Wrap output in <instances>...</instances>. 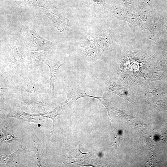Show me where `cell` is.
<instances>
[{
	"mask_svg": "<svg viewBox=\"0 0 167 167\" xmlns=\"http://www.w3.org/2000/svg\"><path fill=\"white\" fill-rule=\"evenodd\" d=\"M13 49L12 56L1 74V79L8 83H17L27 73L24 60L16 46Z\"/></svg>",
	"mask_w": 167,
	"mask_h": 167,
	"instance_id": "cell-1",
	"label": "cell"
},
{
	"mask_svg": "<svg viewBox=\"0 0 167 167\" xmlns=\"http://www.w3.org/2000/svg\"><path fill=\"white\" fill-rule=\"evenodd\" d=\"M9 88L15 93L48 94V89L41 84L38 78L28 73L24 76L19 84Z\"/></svg>",
	"mask_w": 167,
	"mask_h": 167,
	"instance_id": "cell-2",
	"label": "cell"
},
{
	"mask_svg": "<svg viewBox=\"0 0 167 167\" xmlns=\"http://www.w3.org/2000/svg\"><path fill=\"white\" fill-rule=\"evenodd\" d=\"M48 53L43 51L27 53L24 59L27 73L38 78L42 74V68L45 58Z\"/></svg>",
	"mask_w": 167,
	"mask_h": 167,
	"instance_id": "cell-3",
	"label": "cell"
},
{
	"mask_svg": "<svg viewBox=\"0 0 167 167\" xmlns=\"http://www.w3.org/2000/svg\"><path fill=\"white\" fill-rule=\"evenodd\" d=\"M105 84L106 91L115 93L136 106L137 97L129 86L121 85L108 79H105Z\"/></svg>",
	"mask_w": 167,
	"mask_h": 167,
	"instance_id": "cell-4",
	"label": "cell"
},
{
	"mask_svg": "<svg viewBox=\"0 0 167 167\" xmlns=\"http://www.w3.org/2000/svg\"><path fill=\"white\" fill-rule=\"evenodd\" d=\"M33 38L32 40L26 41L23 46V49L26 51L42 50L48 52L52 49V43L40 37L35 31L32 30Z\"/></svg>",
	"mask_w": 167,
	"mask_h": 167,
	"instance_id": "cell-5",
	"label": "cell"
},
{
	"mask_svg": "<svg viewBox=\"0 0 167 167\" xmlns=\"http://www.w3.org/2000/svg\"><path fill=\"white\" fill-rule=\"evenodd\" d=\"M84 97L95 98L96 96L87 94L85 89L83 88L75 87L70 89L68 91L66 100L63 103L59 104L57 107L61 111L73 104L79 99Z\"/></svg>",
	"mask_w": 167,
	"mask_h": 167,
	"instance_id": "cell-6",
	"label": "cell"
},
{
	"mask_svg": "<svg viewBox=\"0 0 167 167\" xmlns=\"http://www.w3.org/2000/svg\"><path fill=\"white\" fill-rule=\"evenodd\" d=\"M113 8V13L119 19L126 21L134 26H141L140 18L136 14L121 7Z\"/></svg>",
	"mask_w": 167,
	"mask_h": 167,
	"instance_id": "cell-7",
	"label": "cell"
},
{
	"mask_svg": "<svg viewBox=\"0 0 167 167\" xmlns=\"http://www.w3.org/2000/svg\"><path fill=\"white\" fill-rule=\"evenodd\" d=\"M17 93L19 95V96L20 101L27 107L36 109H44L48 107L45 103L39 100V99L36 97L37 93Z\"/></svg>",
	"mask_w": 167,
	"mask_h": 167,
	"instance_id": "cell-8",
	"label": "cell"
},
{
	"mask_svg": "<svg viewBox=\"0 0 167 167\" xmlns=\"http://www.w3.org/2000/svg\"><path fill=\"white\" fill-rule=\"evenodd\" d=\"M45 63L49 66V76L50 82L49 87L48 89V94L54 97L55 77L59 67L63 64V63L57 60L51 59L46 60Z\"/></svg>",
	"mask_w": 167,
	"mask_h": 167,
	"instance_id": "cell-9",
	"label": "cell"
},
{
	"mask_svg": "<svg viewBox=\"0 0 167 167\" xmlns=\"http://www.w3.org/2000/svg\"><path fill=\"white\" fill-rule=\"evenodd\" d=\"M45 14L47 17L55 23L56 27L60 31H62L66 28L67 21L68 20L66 18L52 10H46Z\"/></svg>",
	"mask_w": 167,
	"mask_h": 167,
	"instance_id": "cell-10",
	"label": "cell"
},
{
	"mask_svg": "<svg viewBox=\"0 0 167 167\" xmlns=\"http://www.w3.org/2000/svg\"><path fill=\"white\" fill-rule=\"evenodd\" d=\"M13 131L9 129L7 127L4 126L2 129V134L1 136V142L11 143L15 141H19L17 137L14 135Z\"/></svg>",
	"mask_w": 167,
	"mask_h": 167,
	"instance_id": "cell-11",
	"label": "cell"
},
{
	"mask_svg": "<svg viewBox=\"0 0 167 167\" xmlns=\"http://www.w3.org/2000/svg\"><path fill=\"white\" fill-rule=\"evenodd\" d=\"M165 57L159 62L155 66L151 78L153 79H160L165 71Z\"/></svg>",
	"mask_w": 167,
	"mask_h": 167,
	"instance_id": "cell-12",
	"label": "cell"
},
{
	"mask_svg": "<svg viewBox=\"0 0 167 167\" xmlns=\"http://www.w3.org/2000/svg\"><path fill=\"white\" fill-rule=\"evenodd\" d=\"M16 2L21 6H25L28 4L30 2V5H35L40 6L45 8H46L47 4L48 2H46V1L42 0H32L31 1L29 0H15Z\"/></svg>",
	"mask_w": 167,
	"mask_h": 167,
	"instance_id": "cell-13",
	"label": "cell"
},
{
	"mask_svg": "<svg viewBox=\"0 0 167 167\" xmlns=\"http://www.w3.org/2000/svg\"><path fill=\"white\" fill-rule=\"evenodd\" d=\"M156 155L157 154L155 152H152L148 157L147 162L148 165L150 166H154L156 163L162 162V161H158L156 159Z\"/></svg>",
	"mask_w": 167,
	"mask_h": 167,
	"instance_id": "cell-14",
	"label": "cell"
},
{
	"mask_svg": "<svg viewBox=\"0 0 167 167\" xmlns=\"http://www.w3.org/2000/svg\"><path fill=\"white\" fill-rule=\"evenodd\" d=\"M113 129L115 134V141L113 144L112 145L113 148H118L119 145L121 140L119 132L114 127Z\"/></svg>",
	"mask_w": 167,
	"mask_h": 167,
	"instance_id": "cell-15",
	"label": "cell"
},
{
	"mask_svg": "<svg viewBox=\"0 0 167 167\" xmlns=\"http://www.w3.org/2000/svg\"><path fill=\"white\" fill-rule=\"evenodd\" d=\"M164 26H165V27L166 28V31H167V22H166L165 21Z\"/></svg>",
	"mask_w": 167,
	"mask_h": 167,
	"instance_id": "cell-16",
	"label": "cell"
}]
</instances>
